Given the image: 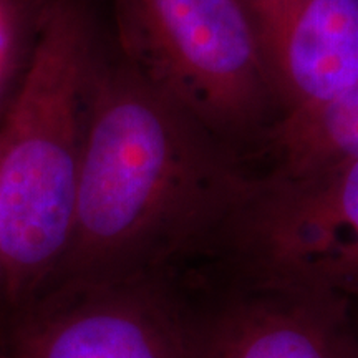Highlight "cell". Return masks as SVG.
<instances>
[{"instance_id":"cell-4","label":"cell","mask_w":358,"mask_h":358,"mask_svg":"<svg viewBox=\"0 0 358 358\" xmlns=\"http://www.w3.org/2000/svg\"><path fill=\"white\" fill-rule=\"evenodd\" d=\"M186 358H350L352 297L204 257L171 274Z\"/></svg>"},{"instance_id":"cell-8","label":"cell","mask_w":358,"mask_h":358,"mask_svg":"<svg viewBox=\"0 0 358 358\" xmlns=\"http://www.w3.org/2000/svg\"><path fill=\"white\" fill-rule=\"evenodd\" d=\"M261 155L259 174L295 178L358 159V83L334 100L280 116L245 156Z\"/></svg>"},{"instance_id":"cell-10","label":"cell","mask_w":358,"mask_h":358,"mask_svg":"<svg viewBox=\"0 0 358 358\" xmlns=\"http://www.w3.org/2000/svg\"><path fill=\"white\" fill-rule=\"evenodd\" d=\"M352 324H353V334H352L350 358H358V299H352Z\"/></svg>"},{"instance_id":"cell-2","label":"cell","mask_w":358,"mask_h":358,"mask_svg":"<svg viewBox=\"0 0 358 358\" xmlns=\"http://www.w3.org/2000/svg\"><path fill=\"white\" fill-rule=\"evenodd\" d=\"M98 47L87 0H42L0 124V290L10 301L48 284L69 249Z\"/></svg>"},{"instance_id":"cell-3","label":"cell","mask_w":358,"mask_h":358,"mask_svg":"<svg viewBox=\"0 0 358 358\" xmlns=\"http://www.w3.org/2000/svg\"><path fill=\"white\" fill-rule=\"evenodd\" d=\"M116 52L245 155L282 116L241 0H115Z\"/></svg>"},{"instance_id":"cell-6","label":"cell","mask_w":358,"mask_h":358,"mask_svg":"<svg viewBox=\"0 0 358 358\" xmlns=\"http://www.w3.org/2000/svg\"><path fill=\"white\" fill-rule=\"evenodd\" d=\"M12 358H186L171 275L53 289Z\"/></svg>"},{"instance_id":"cell-7","label":"cell","mask_w":358,"mask_h":358,"mask_svg":"<svg viewBox=\"0 0 358 358\" xmlns=\"http://www.w3.org/2000/svg\"><path fill=\"white\" fill-rule=\"evenodd\" d=\"M282 116L358 83V0H241Z\"/></svg>"},{"instance_id":"cell-9","label":"cell","mask_w":358,"mask_h":358,"mask_svg":"<svg viewBox=\"0 0 358 358\" xmlns=\"http://www.w3.org/2000/svg\"><path fill=\"white\" fill-rule=\"evenodd\" d=\"M38 2L40 0L29 8L25 0H0V103L6 100L13 78L19 75L29 12L35 10Z\"/></svg>"},{"instance_id":"cell-1","label":"cell","mask_w":358,"mask_h":358,"mask_svg":"<svg viewBox=\"0 0 358 358\" xmlns=\"http://www.w3.org/2000/svg\"><path fill=\"white\" fill-rule=\"evenodd\" d=\"M252 186L243 151L98 47L73 232L48 284L164 275L204 257Z\"/></svg>"},{"instance_id":"cell-5","label":"cell","mask_w":358,"mask_h":358,"mask_svg":"<svg viewBox=\"0 0 358 358\" xmlns=\"http://www.w3.org/2000/svg\"><path fill=\"white\" fill-rule=\"evenodd\" d=\"M209 256L358 299V159L295 178L254 173Z\"/></svg>"}]
</instances>
